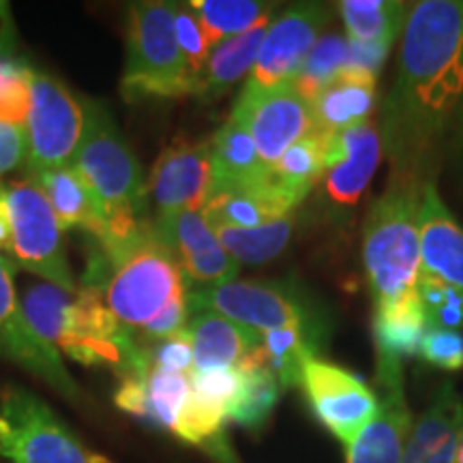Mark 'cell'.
Segmentation results:
<instances>
[{"label": "cell", "instance_id": "cell-25", "mask_svg": "<svg viewBox=\"0 0 463 463\" xmlns=\"http://www.w3.org/2000/svg\"><path fill=\"white\" fill-rule=\"evenodd\" d=\"M211 159L213 189L241 187L258 181L266 172L251 133L236 116H230L211 140Z\"/></svg>", "mask_w": 463, "mask_h": 463}, {"label": "cell", "instance_id": "cell-14", "mask_svg": "<svg viewBox=\"0 0 463 463\" xmlns=\"http://www.w3.org/2000/svg\"><path fill=\"white\" fill-rule=\"evenodd\" d=\"M324 22H326V11L317 5L289 9L277 17L269 26L249 82L262 89L292 84L305 58L320 39Z\"/></svg>", "mask_w": 463, "mask_h": 463}, {"label": "cell", "instance_id": "cell-31", "mask_svg": "<svg viewBox=\"0 0 463 463\" xmlns=\"http://www.w3.org/2000/svg\"><path fill=\"white\" fill-rule=\"evenodd\" d=\"M292 215L258 228H213L230 258L239 264H264L279 256L292 236Z\"/></svg>", "mask_w": 463, "mask_h": 463}, {"label": "cell", "instance_id": "cell-27", "mask_svg": "<svg viewBox=\"0 0 463 463\" xmlns=\"http://www.w3.org/2000/svg\"><path fill=\"white\" fill-rule=\"evenodd\" d=\"M239 369L245 375V380H242L239 397H236L234 405L230 408L228 419L247 427V430H258L273 414L281 386L275 373L266 367L262 344H258L247 352Z\"/></svg>", "mask_w": 463, "mask_h": 463}, {"label": "cell", "instance_id": "cell-41", "mask_svg": "<svg viewBox=\"0 0 463 463\" xmlns=\"http://www.w3.org/2000/svg\"><path fill=\"white\" fill-rule=\"evenodd\" d=\"M28 142L24 127L0 120V176L15 170L26 159Z\"/></svg>", "mask_w": 463, "mask_h": 463}, {"label": "cell", "instance_id": "cell-29", "mask_svg": "<svg viewBox=\"0 0 463 463\" xmlns=\"http://www.w3.org/2000/svg\"><path fill=\"white\" fill-rule=\"evenodd\" d=\"M408 5L391 0H345L339 3L350 42L392 43L408 20Z\"/></svg>", "mask_w": 463, "mask_h": 463}, {"label": "cell", "instance_id": "cell-36", "mask_svg": "<svg viewBox=\"0 0 463 463\" xmlns=\"http://www.w3.org/2000/svg\"><path fill=\"white\" fill-rule=\"evenodd\" d=\"M242 380L245 375L239 367L191 372V392L200 403L228 416L242 389Z\"/></svg>", "mask_w": 463, "mask_h": 463}, {"label": "cell", "instance_id": "cell-34", "mask_svg": "<svg viewBox=\"0 0 463 463\" xmlns=\"http://www.w3.org/2000/svg\"><path fill=\"white\" fill-rule=\"evenodd\" d=\"M150 425L176 433L183 410L191 397V373H172L150 369L146 375Z\"/></svg>", "mask_w": 463, "mask_h": 463}, {"label": "cell", "instance_id": "cell-24", "mask_svg": "<svg viewBox=\"0 0 463 463\" xmlns=\"http://www.w3.org/2000/svg\"><path fill=\"white\" fill-rule=\"evenodd\" d=\"M335 136L314 131L289 146L275 165L266 167V178L270 187L288 202L289 206L297 208L316 181H320L326 172L328 153Z\"/></svg>", "mask_w": 463, "mask_h": 463}, {"label": "cell", "instance_id": "cell-4", "mask_svg": "<svg viewBox=\"0 0 463 463\" xmlns=\"http://www.w3.org/2000/svg\"><path fill=\"white\" fill-rule=\"evenodd\" d=\"M420 195L412 181H392L364 222L363 260L375 307L419 298Z\"/></svg>", "mask_w": 463, "mask_h": 463}, {"label": "cell", "instance_id": "cell-45", "mask_svg": "<svg viewBox=\"0 0 463 463\" xmlns=\"http://www.w3.org/2000/svg\"><path fill=\"white\" fill-rule=\"evenodd\" d=\"M0 251H11V219L7 187L0 183Z\"/></svg>", "mask_w": 463, "mask_h": 463}, {"label": "cell", "instance_id": "cell-42", "mask_svg": "<svg viewBox=\"0 0 463 463\" xmlns=\"http://www.w3.org/2000/svg\"><path fill=\"white\" fill-rule=\"evenodd\" d=\"M114 403L127 414L136 416L144 422H150L148 397H146V378H123L118 391L114 395Z\"/></svg>", "mask_w": 463, "mask_h": 463}, {"label": "cell", "instance_id": "cell-21", "mask_svg": "<svg viewBox=\"0 0 463 463\" xmlns=\"http://www.w3.org/2000/svg\"><path fill=\"white\" fill-rule=\"evenodd\" d=\"M373 106L375 75L344 65L333 82L311 101L316 131L337 136L350 127L367 123Z\"/></svg>", "mask_w": 463, "mask_h": 463}, {"label": "cell", "instance_id": "cell-48", "mask_svg": "<svg viewBox=\"0 0 463 463\" xmlns=\"http://www.w3.org/2000/svg\"><path fill=\"white\" fill-rule=\"evenodd\" d=\"M455 463H463V438H461V442H459V449H457Z\"/></svg>", "mask_w": 463, "mask_h": 463}, {"label": "cell", "instance_id": "cell-37", "mask_svg": "<svg viewBox=\"0 0 463 463\" xmlns=\"http://www.w3.org/2000/svg\"><path fill=\"white\" fill-rule=\"evenodd\" d=\"M174 28H176V42L187 61V67L195 78H202L208 58H211V43H208L204 31H202L200 20L195 17L189 5H176V17H174Z\"/></svg>", "mask_w": 463, "mask_h": 463}, {"label": "cell", "instance_id": "cell-9", "mask_svg": "<svg viewBox=\"0 0 463 463\" xmlns=\"http://www.w3.org/2000/svg\"><path fill=\"white\" fill-rule=\"evenodd\" d=\"M232 116L251 133L266 167L275 165L289 146L316 131L309 101H305L292 84L262 89L247 82Z\"/></svg>", "mask_w": 463, "mask_h": 463}, {"label": "cell", "instance_id": "cell-5", "mask_svg": "<svg viewBox=\"0 0 463 463\" xmlns=\"http://www.w3.org/2000/svg\"><path fill=\"white\" fill-rule=\"evenodd\" d=\"M176 5L137 3L129 11L127 62L120 92L129 103L200 95V80L191 73L176 42Z\"/></svg>", "mask_w": 463, "mask_h": 463}, {"label": "cell", "instance_id": "cell-17", "mask_svg": "<svg viewBox=\"0 0 463 463\" xmlns=\"http://www.w3.org/2000/svg\"><path fill=\"white\" fill-rule=\"evenodd\" d=\"M378 161L380 136L369 120L337 133L322 176L328 198L341 206L356 204L372 183Z\"/></svg>", "mask_w": 463, "mask_h": 463}, {"label": "cell", "instance_id": "cell-47", "mask_svg": "<svg viewBox=\"0 0 463 463\" xmlns=\"http://www.w3.org/2000/svg\"><path fill=\"white\" fill-rule=\"evenodd\" d=\"M7 17H11L9 3H3V0H0V20H7Z\"/></svg>", "mask_w": 463, "mask_h": 463}, {"label": "cell", "instance_id": "cell-35", "mask_svg": "<svg viewBox=\"0 0 463 463\" xmlns=\"http://www.w3.org/2000/svg\"><path fill=\"white\" fill-rule=\"evenodd\" d=\"M33 67L15 56H0V120L26 127L31 109Z\"/></svg>", "mask_w": 463, "mask_h": 463}, {"label": "cell", "instance_id": "cell-10", "mask_svg": "<svg viewBox=\"0 0 463 463\" xmlns=\"http://www.w3.org/2000/svg\"><path fill=\"white\" fill-rule=\"evenodd\" d=\"M300 386L317 420L344 444H350L380 410V397L358 375L316 356L307 361Z\"/></svg>", "mask_w": 463, "mask_h": 463}, {"label": "cell", "instance_id": "cell-13", "mask_svg": "<svg viewBox=\"0 0 463 463\" xmlns=\"http://www.w3.org/2000/svg\"><path fill=\"white\" fill-rule=\"evenodd\" d=\"M213 189L211 142H181L167 146L153 167L148 191L157 219L178 213H202Z\"/></svg>", "mask_w": 463, "mask_h": 463}, {"label": "cell", "instance_id": "cell-44", "mask_svg": "<svg viewBox=\"0 0 463 463\" xmlns=\"http://www.w3.org/2000/svg\"><path fill=\"white\" fill-rule=\"evenodd\" d=\"M427 324L438 328H449V331H459L463 326V289L449 286L444 305L427 311Z\"/></svg>", "mask_w": 463, "mask_h": 463}, {"label": "cell", "instance_id": "cell-19", "mask_svg": "<svg viewBox=\"0 0 463 463\" xmlns=\"http://www.w3.org/2000/svg\"><path fill=\"white\" fill-rule=\"evenodd\" d=\"M463 438V402L447 382L416 420L405 444L402 463H455Z\"/></svg>", "mask_w": 463, "mask_h": 463}, {"label": "cell", "instance_id": "cell-2", "mask_svg": "<svg viewBox=\"0 0 463 463\" xmlns=\"http://www.w3.org/2000/svg\"><path fill=\"white\" fill-rule=\"evenodd\" d=\"M84 106V133L73 167L95 195L108 232L99 242L103 256H114L146 230V184L140 164L123 140L109 114L92 101Z\"/></svg>", "mask_w": 463, "mask_h": 463}, {"label": "cell", "instance_id": "cell-28", "mask_svg": "<svg viewBox=\"0 0 463 463\" xmlns=\"http://www.w3.org/2000/svg\"><path fill=\"white\" fill-rule=\"evenodd\" d=\"M270 20H262L260 24L249 28L247 33L232 37L228 42L219 43L211 52L204 71L200 78V95H219V92L230 89L232 84L245 78L249 69H253L258 61L260 48L269 33Z\"/></svg>", "mask_w": 463, "mask_h": 463}, {"label": "cell", "instance_id": "cell-39", "mask_svg": "<svg viewBox=\"0 0 463 463\" xmlns=\"http://www.w3.org/2000/svg\"><path fill=\"white\" fill-rule=\"evenodd\" d=\"M189 320V292L181 294L174 300H170L157 317H153L148 324H144L142 328L129 333L133 339L140 345H153L159 344L172 335L181 333L183 328H187Z\"/></svg>", "mask_w": 463, "mask_h": 463}, {"label": "cell", "instance_id": "cell-40", "mask_svg": "<svg viewBox=\"0 0 463 463\" xmlns=\"http://www.w3.org/2000/svg\"><path fill=\"white\" fill-rule=\"evenodd\" d=\"M150 369L172 373H191L194 372V345H191L189 328L172 335L159 344L146 345Z\"/></svg>", "mask_w": 463, "mask_h": 463}, {"label": "cell", "instance_id": "cell-32", "mask_svg": "<svg viewBox=\"0 0 463 463\" xmlns=\"http://www.w3.org/2000/svg\"><path fill=\"white\" fill-rule=\"evenodd\" d=\"M262 350L266 358V367L275 373L281 391L300 386L303 369L309 358H314V347L307 339L305 324L279 328V331L264 333Z\"/></svg>", "mask_w": 463, "mask_h": 463}, {"label": "cell", "instance_id": "cell-3", "mask_svg": "<svg viewBox=\"0 0 463 463\" xmlns=\"http://www.w3.org/2000/svg\"><path fill=\"white\" fill-rule=\"evenodd\" d=\"M84 286L101 289L108 309L127 333L142 328L170 300L187 292L181 264L155 222L114 256L99 251V258L90 262Z\"/></svg>", "mask_w": 463, "mask_h": 463}, {"label": "cell", "instance_id": "cell-43", "mask_svg": "<svg viewBox=\"0 0 463 463\" xmlns=\"http://www.w3.org/2000/svg\"><path fill=\"white\" fill-rule=\"evenodd\" d=\"M392 43H361L347 39V61L345 67L363 69L372 75H378L380 67L384 65Z\"/></svg>", "mask_w": 463, "mask_h": 463}, {"label": "cell", "instance_id": "cell-6", "mask_svg": "<svg viewBox=\"0 0 463 463\" xmlns=\"http://www.w3.org/2000/svg\"><path fill=\"white\" fill-rule=\"evenodd\" d=\"M11 219V251L15 262L52 286L75 294L69 262L62 251V230L42 184L33 176L7 187Z\"/></svg>", "mask_w": 463, "mask_h": 463}, {"label": "cell", "instance_id": "cell-30", "mask_svg": "<svg viewBox=\"0 0 463 463\" xmlns=\"http://www.w3.org/2000/svg\"><path fill=\"white\" fill-rule=\"evenodd\" d=\"M189 7L200 20L211 48L232 37H239L273 15L270 5L253 3V0H194Z\"/></svg>", "mask_w": 463, "mask_h": 463}, {"label": "cell", "instance_id": "cell-33", "mask_svg": "<svg viewBox=\"0 0 463 463\" xmlns=\"http://www.w3.org/2000/svg\"><path fill=\"white\" fill-rule=\"evenodd\" d=\"M347 61V42L339 34H326L317 39L314 50L305 58L303 67L297 78H294V90L303 97L305 101L316 99L320 92L333 82L335 75L344 69Z\"/></svg>", "mask_w": 463, "mask_h": 463}, {"label": "cell", "instance_id": "cell-22", "mask_svg": "<svg viewBox=\"0 0 463 463\" xmlns=\"http://www.w3.org/2000/svg\"><path fill=\"white\" fill-rule=\"evenodd\" d=\"M187 328L194 345V372L239 367L247 352L264 337L215 311H194Z\"/></svg>", "mask_w": 463, "mask_h": 463}, {"label": "cell", "instance_id": "cell-20", "mask_svg": "<svg viewBox=\"0 0 463 463\" xmlns=\"http://www.w3.org/2000/svg\"><path fill=\"white\" fill-rule=\"evenodd\" d=\"M294 208L270 187L266 172L241 187L213 189L200 215L211 228H258L292 215Z\"/></svg>", "mask_w": 463, "mask_h": 463}, {"label": "cell", "instance_id": "cell-16", "mask_svg": "<svg viewBox=\"0 0 463 463\" xmlns=\"http://www.w3.org/2000/svg\"><path fill=\"white\" fill-rule=\"evenodd\" d=\"M380 410L347 444L345 463H402L412 433V414L403 395L402 364H378Z\"/></svg>", "mask_w": 463, "mask_h": 463}, {"label": "cell", "instance_id": "cell-23", "mask_svg": "<svg viewBox=\"0 0 463 463\" xmlns=\"http://www.w3.org/2000/svg\"><path fill=\"white\" fill-rule=\"evenodd\" d=\"M33 178L42 184L43 194L48 195L61 230L82 228L99 242L106 239L108 225L101 208L73 165L37 174Z\"/></svg>", "mask_w": 463, "mask_h": 463}, {"label": "cell", "instance_id": "cell-46", "mask_svg": "<svg viewBox=\"0 0 463 463\" xmlns=\"http://www.w3.org/2000/svg\"><path fill=\"white\" fill-rule=\"evenodd\" d=\"M7 439H9V425L7 420L0 416V457H5V449H7Z\"/></svg>", "mask_w": 463, "mask_h": 463}, {"label": "cell", "instance_id": "cell-11", "mask_svg": "<svg viewBox=\"0 0 463 463\" xmlns=\"http://www.w3.org/2000/svg\"><path fill=\"white\" fill-rule=\"evenodd\" d=\"M189 311H215L253 333L305 324L303 309L281 288L253 281H228L189 292Z\"/></svg>", "mask_w": 463, "mask_h": 463}, {"label": "cell", "instance_id": "cell-15", "mask_svg": "<svg viewBox=\"0 0 463 463\" xmlns=\"http://www.w3.org/2000/svg\"><path fill=\"white\" fill-rule=\"evenodd\" d=\"M161 239L181 264L183 277L194 286H222L234 281L241 264L225 251L215 230L200 213H178L174 217L155 219Z\"/></svg>", "mask_w": 463, "mask_h": 463}, {"label": "cell", "instance_id": "cell-38", "mask_svg": "<svg viewBox=\"0 0 463 463\" xmlns=\"http://www.w3.org/2000/svg\"><path fill=\"white\" fill-rule=\"evenodd\" d=\"M419 354L422 361L433 364L438 369H455L463 367V335L459 331H449V328L427 326L422 335Z\"/></svg>", "mask_w": 463, "mask_h": 463}, {"label": "cell", "instance_id": "cell-26", "mask_svg": "<svg viewBox=\"0 0 463 463\" xmlns=\"http://www.w3.org/2000/svg\"><path fill=\"white\" fill-rule=\"evenodd\" d=\"M427 326V311L420 298L375 307L373 335L378 364H402L403 356L419 354Z\"/></svg>", "mask_w": 463, "mask_h": 463}, {"label": "cell", "instance_id": "cell-18", "mask_svg": "<svg viewBox=\"0 0 463 463\" xmlns=\"http://www.w3.org/2000/svg\"><path fill=\"white\" fill-rule=\"evenodd\" d=\"M420 270L463 289V228L439 200L433 183L420 194Z\"/></svg>", "mask_w": 463, "mask_h": 463}, {"label": "cell", "instance_id": "cell-12", "mask_svg": "<svg viewBox=\"0 0 463 463\" xmlns=\"http://www.w3.org/2000/svg\"><path fill=\"white\" fill-rule=\"evenodd\" d=\"M0 354L48 382L61 395L78 397V384L69 375L58 352L28 326L15 294L14 269L5 258H0Z\"/></svg>", "mask_w": 463, "mask_h": 463}, {"label": "cell", "instance_id": "cell-1", "mask_svg": "<svg viewBox=\"0 0 463 463\" xmlns=\"http://www.w3.org/2000/svg\"><path fill=\"white\" fill-rule=\"evenodd\" d=\"M463 97V3L422 0L408 14L384 142L399 165L430 148Z\"/></svg>", "mask_w": 463, "mask_h": 463}, {"label": "cell", "instance_id": "cell-8", "mask_svg": "<svg viewBox=\"0 0 463 463\" xmlns=\"http://www.w3.org/2000/svg\"><path fill=\"white\" fill-rule=\"evenodd\" d=\"M3 419L9 425L5 457L14 463H112L92 453L42 399L11 386L0 399Z\"/></svg>", "mask_w": 463, "mask_h": 463}, {"label": "cell", "instance_id": "cell-7", "mask_svg": "<svg viewBox=\"0 0 463 463\" xmlns=\"http://www.w3.org/2000/svg\"><path fill=\"white\" fill-rule=\"evenodd\" d=\"M84 106L48 73L31 78V109L26 118V164L31 176L73 165L84 133Z\"/></svg>", "mask_w": 463, "mask_h": 463}]
</instances>
